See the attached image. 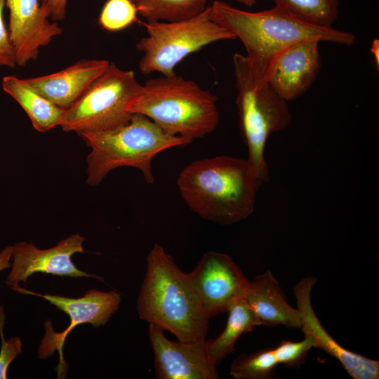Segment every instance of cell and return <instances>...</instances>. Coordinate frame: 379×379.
Wrapping results in <instances>:
<instances>
[{"mask_svg": "<svg viewBox=\"0 0 379 379\" xmlns=\"http://www.w3.org/2000/svg\"><path fill=\"white\" fill-rule=\"evenodd\" d=\"M236 1L244 6L251 7L255 5L258 0H236Z\"/></svg>", "mask_w": 379, "mask_h": 379, "instance_id": "obj_30", "label": "cell"}, {"mask_svg": "<svg viewBox=\"0 0 379 379\" xmlns=\"http://www.w3.org/2000/svg\"><path fill=\"white\" fill-rule=\"evenodd\" d=\"M208 0H131L147 22L178 21L194 16L207 8Z\"/></svg>", "mask_w": 379, "mask_h": 379, "instance_id": "obj_20", "label": "cell"}, {"mask_svg": "<svg viewBox=\"0 0 379 379\" xmlns=\"http://www.w3.org/2000/svg\"><path fill=\"white\" fill-rule=\"evenodd\" d=\"M275 6L302 19L326 27H333L338 16L339 0H272Z\"/></svg>", "mask_w": 379, "mask_h": 379, "instance_id": "obj_21", "label": "cell"}, {"mask_svg": "<svg viewBox=\"0 0 379 379\" xmlns=\"http://www.w3.org/2000/svg\"><path fill=\"white\" fill-rule=\"evenodd\" d=\"M277 365L273 349L261 350L237 357L230 373L235 379H269L274 375Z\"/></svg>", "mask_w": 379, "mask_h": 379, "instance_id": "obj_22", "label": "cell"}, {"mask_svg": "<svg viewBox=\"0 0 379 379\" xmlns=\"http://www.w3.org/2000/svg\"><path fill=\"white\" fill-rule=\"evenodd\" d=\"M18 293L41 297L63 311L70 317V324L62 332H55L51 321L45 323V335L39 349V357L46 359L58 351L60 361L58 366V377L65 373V362L62 356V348L67 335L77 326L89 323L95 327L104 325L119 308L121 294L115 291L102 292L95 289L88 291L84 296L72 298L50 294H40L20 287H11Z\"/></svg>", "mask_w": 379, "mask_h": 379, "instance_id": "obj_9", "label": "cell"}, {"mask_svg": "<svg viewBox=\"0 0 379 379\" xmlns=\"http://www.w3.org/2000/svg\"><path fill=\"white\" fill-rule=\"evenodd\" d=\"M217 97L174 74L148 79L129 105L165 132L191 141L212 133L219 123Z\"/></svg>", "mask_w": 379, "mask_h": 379, "instance_id": "obj_4", "label": "cell"}, {"mask_svg": "<svg viewBox=\"0 0 379 379\" xmlns=\"http://www.w3.org/2000/svg\"><path fill=\"white\" fill-rule=\"evenodd\" d=\"M1 86L22 107L36 131L46 132L60 125L65 109L39 94L26 79L6 76Z\"/></svg>", "mask_w": 379, "mask_h": 379, "instance_id": "obj_18", "label": "cell"}, {"mask_svg": "<svg viewBox=\"0 0 379 379\" xmlns=\"http://www.w3.org/2000/svg\"><path fill=\"white\" fill-rule=\"evenodd\" d=\"M45 15L53 21L63 20L66 16L67 0H39Z\"/></svg>", "mask_w": 379, "mask_h": 379, "instance_id": "obj_27", "label": "cell"}, {"mask_svg": "<svg viewBox=\"0 0 379 379\" xmlns=\"http://www.w3.org/2000/svg\"><path fill=\"white\" fill-rule=\"evenodd\" d=\"M149 338L159 379H217L219 374L209 359L206 340L186 343L167 339L164 330L149 324Z\"/></svg>", "mask_w": 379, "mask_h": 379, "instance_id": "obj_12", "label": "cell"}, {"mask_svg": "<svg viewBox=\"0 0 379 379\" xmlns=\"http://www.w3.org/2000/svg\"><path fill=\"white\" fill-rule=\"evenodd\" d=\"M4 310L0 307V336L1 345L0 349V379L7 378V372L10 364L22 352V342L19 337H11L6 340L4 336Z\"/></svg>", "mask_w": 379, "mask_h": 379, "instance_id": "obj_25", "label": "cell"}, {"mask_svg": "<svg viewBox=\"0 0 379 379\" xmlns=\"http://www.w3.org/2000/svg\"><path fill=\"white\" fill-rule=\"evenodd\" d=\"M188 276L209 318L227 312L233 301L244 297L249 284L230 256L215 251L205 253Z\"/></svg>", "mask_w": 379, "mask_h": 379, "instance_id": "obj_10", "label": "cell"}, {"mask_svg": "<svg viewBox=\"0 0 379 379\" xmlns=\"http://www.w3.org/2000/svg\"><path fill=\"white\" fill-rule=\"evenodd\" d=\"M141 86L133 71L123 70L110 63L87 91L65 110L60 126L64 131L79 133L124 125L133 114L129 105Z\"/></svg>", "mask_w": 379, "mask_h": 379, "instance_id": "obj_8", "label": "cell"}, {"mask_svg": "<svg viewBox=\"0 0 379 379\" xmlns=\"http://www.w3.org/2000/svg\"><path fill=\"white\" fill-rule=\"evenodd\" d=\"M260 184L251 174L247 159L230 156L194 161L177 180L180 194L192 211L223 225L241 221L253 212Z\"/></svg>", "mask_w": 379, "mask_h": 379, "instance_id": "obj_2", "label": "cell"}, {"mask_svg": "<svg viewBox=\"0 0 379 379\" xmlns=\"http://www.w3.org/2000/svg\"><path fill=\"white\" fill-rule=\"evenodd\" d=\"M244 298L255 314L259 326L300 328L298 309L288 304L271 271L267 270L249 281Z\"/></svg>", "mask_w": 379, "mask_h": 379, "instance_id": "obj_17", "label": "cell"}, {"mask_svg": "<svg viewBox=\"0 0 379 379\" xmlns=\"http://www.w3.org/2000/svg\"><path fill=\"white\" fill-rule=\"evenodd\" d=\"M137 13L131 0H107L100 12L98 23L107 31H120L137 20Z\"/></svg>", "mask_w": 379, "mask_h": 379, "instance_id": "obj_23", "label": "cell"}, {"mask_svg": "<svg viewBox=\"0 0 379 379\" xmlns=\"http://www.w3.org/2000/svg\"><path fill=\"white\" fill-rule=\"evenodd\" d=\"M109 64L106 60L83 59L57 72L26 80L42 96L66 109L87 91Z\"/></svg>", "mask_w": 379, "mask_h": 379, "instance_id": "obj_16", "label": "cell"}, {"mask_svg": "<svg viewBox=\"0 0 379 379\" xmlns=\"http://www.w3.org/2000/svg\"><path fill=\"white\" fill-rule=\"evenodd\" d=\"M78 134L91 148L86 159V183L90 186L99 185L111 171L122 166L140 170L145 181L153 184V158L167 149L192 142L165 132L140 114H133L127 124L115 128Z\"/></svg>", "mask_w": 379, "mask_h": 379, "instance_id": "obj_5", "label": "cell"}, {"mask_svg": "<svg viewBox=\"0 0 379 379\" xmlns=\"http://www.w3.org/2000/svg\"><path fill=\"white\" fill-rule=\"evenodd\" d=\"M12 250L13 246H8L0 252V271L11 267Z\"/></svg>", "mask_w": 379, "mask_h": 379, "instance_id": "obj_28", "label": "cell"}, {"mask_svg": "<svg viewBox=\"0 0 379 379\" xmlns=\"http://www.w3.org/2000/svg\"><path fill=\"white\" fill-rule=\"evenodd\" d=\"M140 319L173 333L179 341L206 339L209 317L188 276L173 258L155 244L147 257V271L137 305Z\"/></svg>", "mask_w": 379, "mask_h": 379, "instance_id": "obj_3", "label": "cell"}, {"mask_svg": "<svg viewBox=\"0 0 379 379\" xmlns=\"http://www.w3.org/2000/svg\"><path fill=\"white\" fill-rule=\"evenodd\" d=\"M5 0H0V67H14L16 52L4 20Z\"/></svg>", "mask_w": 379, "mask_h": 379, "instance_id": "obj_26", "label": "cell"}, {"mask_svg": "<svg viewBox=\"0 0 379 379\" xmlns=\"http://www.w3.org/2000/svg\"><path fill=\"white\" fill-rule=\"evenodd\" d=\"M319 43L307 41L296 44L274 61L267 84L284 100L298 98L313 84L321 65Z\"/></svg>", "mask_w": 379, "mask_h": 379, "instance_id": "obj_15", "label": "cell"}, {"mask_svg": "<svg viewBox=\"0 0 379 379\" xmlns=\"http://www.w3.org/2000/svg\"><path fill=\"white\" fill-rule=\"evenodd\" d=\"M223 331L215 339L206 340V350L211 362L217 366L228 354L234 352L237 340L244 333L259 326L257 318L244 298L232 302Z\"/></svg>", "mask_w": 379, "mask_h": 379, "instance_id": "obj_19", "label": "cell"}, {"mask_svg": "<svg viewBox=\"0 0 379 379\" xmlns=\"http://www.w3.org/2000/svg\"><path fill=\"white\" fill-rule=\"evenodd\" d=\"M379 48V43L378 39H374L372 41L371 46V52L373 53V57L377 60V65L378 66V48Z\"/></svg>", "mask_w": 379, "mask_h": 379, "instance_id": "obj_29", "label": "cell"}, {"mask_svg": "<svg viewBox=\"0 0 379 379\" xmlns=\"http://www.w3.org/2000/svg\"><path fill=\"white\" fill-rule=\"evenodd\" d=\"M315 347L313 339L307 335L298 342L284 340L273 349L279 364L287 367H298L305 361L307 352Z\"/></svg>", "mask_w": 379, "mask_h": 379, "instance_id": "obj_24", "label": "cell"}, {"mask_svg": "<svg viewBox=\"0 0 379 379\" xmlns=\"http://www.w3.org/2000/svg\"><path fill=\"white\" fill-rule=\"evenodd\" d=\"M142 25L147 35L138 41L136 49L142 53L138 68L144 75L152 72L173 75L175 66L189 55L211 43L236 39L211 20L208 6L187 19Z\"/></svg>", "mask_w": 379, "mask_h": 379, "instance_id": "obj_7", "label": "cell"}, {"mask_svg": "<svg viewBox=\"0 0 379 379\" xmlns=\"http://www.w3.org/2000/svg\"><path fill=\"white\" fill-rule=\"evenodd\" d=\"M236 104L241 135L248 148V163L253 176L259 182L269 180L265 148L270 135L284 130L291 122L287 101L268 84L258 86L244 55L232 58Z\"/></svg>", "mask_w": 379, "mask_h": 379, "instance_id": "obj_6", "label": "cell"}, {"mask_svg": "<svg viewBox=\"0 0 379 379\" xmlns=\"http://www.w3.org/2000/svg\"><path fill=\"white\" fill-rule=\"evenodd\" d=\"M210 17L243 44L255 83L267 84L271 68L288 48L304 41H317L351 46L354 35L347 31L310 23L281 7L250 12L215 0L208 6Z\"/></svg>", "mask_w": 379, "mask_h": 379, "instance_id": "obj_1", "label": "cell"}, {"mask_svg": "<svg viewBox=\"0 0 379 379\" xmlns=\"http://www.w3.org/2000/svg\"><path fill=\"white\" fill-rule=\"evenodd\" d=\"M316 277H307L293 288L297 307L301 317V326L305 335L310 336L316 348L321 349L335 358L354 379H378L379 361L351 352L341 346L326 331L315 314L311 304V291Z\"/></svg>", "mask_w": 379, "mask_h": 379, "instance_id": "obj_13", "label": "cell"}, {"mask_svg": "<svg viewBox=\"0 0 379 379\" xmlns=\"http://www.w3.org/2000/svg\"><path fill=\"white\" fill-rule=\"evenodd\" d=\"M9 10L8 32L16 52L17 65L25 66L38 58L40 48L48 45L62 32L51 22L40 6L39 0H5Z\"/></svg>", "mask_w": 379, "mask_h": 379, "instance_id": "obj_14", "label": "cell"}, {"mask_svg": "<svg viewBox=\"0 0 379 379\" xmlns=\"http://www.w3.org/2000/svg\"><path fill=\"white\" fill-rule=\"evenodd\" d=\"M84 238L79 234H72L48 249L38 248L32 242H19L13 246L12 269L6 278V284L11 287L18 286L21 281L35 272H42L61 277H95L94 274L79 270L72 261L76 253H83Z\"/></svg>", "mask_w": 379, "mask_h": 379, "instance_id": "obj_11", "label": "cell"}]
</instances>
